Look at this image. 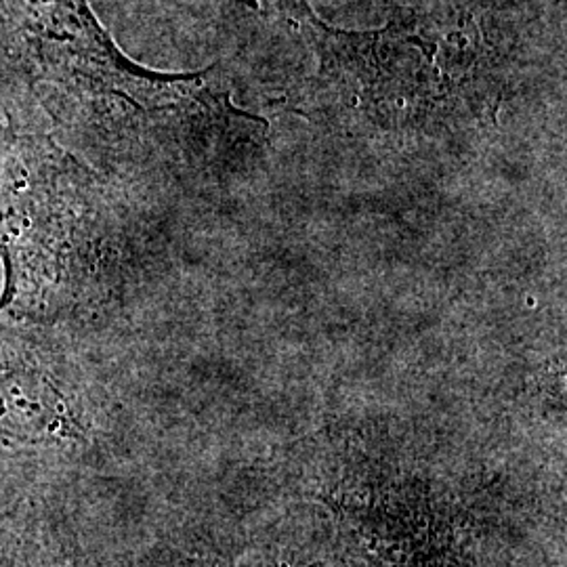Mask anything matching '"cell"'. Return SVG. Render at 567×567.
Masks as SVG:
<instances>
[{
  "label": "cell",
  "mask_w": 567,
  "mask_h": 567,
  "mask_svg": "<svg viewBox=\"0 0 567 567\" xmlns=\"http://www.w3.org/2000/svg\"><path fill=\"white\" fill-rule=\"evenodd\" d=\"M305 567H318V566H305Z\"/></svg>",
  "instance_id": "obj_7"
},
{
  "label": "cell",
  "mask_w": 567,
  "mask_h": 567,
  "mask_svg": "<svg viewBox=\"0 0 567 567\" xmlns=\"http://www.w3.org/2000/svg\"><path fill=\"white\" fill-rule=\"evenodd\" d=\"M0 567H7V561L0 557Z\"/></svg>",
  "instance_id": "obj_5"
},
{
  "label": "cell",
  "mask_w": 567,
  "mask_h": 567,
  "mask_svg": "<svg viewBox=\"0 0 567 567\" xmlns=\"http://www.w3.org/2000/svg\"><path fill=\"white\" fill-rule=\"evenodd\" d=\"M103 257L97 177L51 137L0 118V316L58 322L97 286Z\"/></svg>",
  "instance_id": "obj_1"
},
{
  "label": "cell",
  "mask_w": 567,
  "mask_h": 567,
  "mask_svg": "<svg viewBox=\"0 0 567 567\" xmlns=\"http://www.w3.org/2000/svg\"><path fill=\"white\" fill-rule=\"evenodd\" d=\"M344 526L385 567H452L454 534L425 494L379 484L332 501Z\"/></svg>",
  "instance_id": "obj_4"
},
{
  "label": "cell",
  "mask_w": 567,
  "mask_h": 567,
  "mask_svg": "<svg viewBox=\"0 0 567 567\" xmlns=\"http://www.w3.org/2000/svg\"><path fill=\"white\" fill-rule=\"evenodd\" d=\"M81 398L55 365L18 341H0V447L65 450L84 444Z\"/></svg>",
  "instance_id": "obj_3"
},
{
  "label": "cell",
  "mask_w": 567,
  "mask_h": 567,
  "mask_svg": "<svg viewBox=\"0 0 567 567\" xmlns=\"http://www.w3.org/2000/svg\"><path fill=\"white\" fill-rule=\"evenodd\" d=\"M0 42L34 81L86 105L156 116L206 91V74H161L128 60L89 0H0Z\"/></svg>",
  "instance_id": "obj_2"
},
{
  "label": "cell",
  "mask_w": 567,
  "mask_h": 567,
  "mask_svg": "<svg viewBox=\"0 0 567 567\" xmlns=\"http://www.w3.org/2000/svg\"><path fill=\"white\" fill-rule=\"evenodd\" d=\"M206 567H227V566H224V564H213V566H206Z\"/></svg>",
  "instance_id": "obj_6"
}]
</instances>
